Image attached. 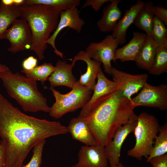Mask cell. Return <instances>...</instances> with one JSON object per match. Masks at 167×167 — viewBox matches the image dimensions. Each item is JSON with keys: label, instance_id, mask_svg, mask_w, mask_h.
I'll list each match as a JSON object with an SVG mask.
<instances>
[{"label": "cell", "instance_id": "cell-14", "mask_svg": "<svg viewBox=\"0 0 167 167\" xmlns=\"http://www.w3.org/2000/svg\"><path fill=\"white\" fill-rule=\"evenodd\" d=\"M108 160L105 147L82 146L78 154V161L71 167H107Z\"/></svg>", "mask_w": 167, "mask_h": 167}, {"label": "cell", "instance_id": "cell-23", "mask_svg": "<svg viewBox=\"0 0 167 167\" xmlns=\"http://www.w3.org/2000/svg\"><path fill=\"white\" fill-rule=\"evenodd\" d=\"M153 6L152 2H145L134 22L136 27L145 31L148 35H151L153 25L155 17L152 10Z\"/></svg>", "mask_w": 167, "mask_h": 167}, {"label": "cell", "instance_id": "cell-29", "mask_svg": "<svg viewBox=\"0 0 167 167\" xmlns=\"http://www.w3.org/2000/svg\"><path fill=\"white\" fill-rule=\"evenodd\" d=\"M45 139L39 142L33 147V155L29 162L20 167H40L42 163V155Z\"/></svg>", "mask_w": 167, "mask_h": 167}, {"label": "cell", "instance_id": "cell-3", "mask_svg": "<svg viewBox=\"0 0 167 167\" xmlns=\"http://www.w3.org/2000/svg\"><path fill=\"white\" fill-rule=\"evenodd\" d=\"M19 7L21 18L27 22L32 32V43L29 50L33 51L42 60L48 48L46 42L56 30L62 11L54 7L42 5L24 4Z\"/></svg>", "mask_w": 167, "mask_h": 167}, {"label": "cell", "instance_id": "cell-15", "mask_svg": "<svg viewBox=\"0 0 167 167\" xmlns=\"http://www.w3.org/2000/svg\"><path fill=\"white\" fill-rule=\"evenodd\" d=\"M74 66L72 63H68L65 61L58 59L54 71L47 80L49 82L50 87L65 86L72 89L77 82L72 71Z\"/></svg>", "mask_w": 167, "mask_h": 167}, {"label": "cell", "instance_id": "cell-35", "mask_svg": "<svg viewBox=\"0 0 167 167\" xmlns=\"http://www.w3.org/2000/svg\"><path fill=\"white\" fill-rule=\"evenodd\" d=\"M9 68L5 64L0 63V72L8 69Z\"/></svg>", "mask_w": 167, "mask_h": 167}, {"label": "cell", "instance_id": "cell-21", "mask_svg": "<svg viewBox=\"0 0 167 167\" xmlns=\"http://www.w3.org/2000/svg\"><path fill=\"white\" fill-rule=\"evenodd\" d=\"M157 47L151 35H147L135 61L137 66L139 68L148 71L153 62Z\"/></svg>", "mask_w": 167, "mask_h": 167}, {"label": "cell", "instance_id": "cell-24", "mask_svg": "<svg viewBox=\"0 0 167 167\" xmlns=\"http://www.w3.org/2000/svg\"><path fill=\"white\" fill-rule=\"evenodd\" d=\"M55 67L51 63L45 62L37 66L30 71L22 70L21 72L26 76L36 81L44 84L54 71Z\"/></svg>", "mask_w": 167, "mask_h": 167}, {"label": "cell", "instance_id": "cell-4", "mask_svg": "<svg viewBox=\"0 0 167 167\" xmlns=\"http://www.w3.org/2000/svg\"><path fill=\"white\" fill-rule=\"evenodd\" d=\"M0 79L7 93L25 112L49 113L45 97L39 91L37 81L8 69L0 72Z\"/></svg>", "mask_w": 167, "mask_h": 167}, {"label": "cell", "instance_id": "cell-19", "mask_svg": "<svg viewBox=\"0 0 167 167\" xmlns=\"http://www.w3.org/2000/svg\"><path fill=\"white\" fill-rule=\"evenodd\" d=\"M67 127L73 139L80 141L86 145H99L84 118L78 116L72 118Z\"/></svg>", "mask_w": 167, "mask_h": 167}, {"label": "cell", "instance_id": "cell-20", "mask_svg": "<svg viewBox=\"0 0 167 167\" xmlns=\"http://www.w3.org/2000/svg\"><path fill=\"white\" fill-rule=\"evenodd\" d=\"M121 2V0H111L110 3L104 8L102 17L96 23L101 31L107 32L114 30L122 15L118 7Z\"/></svg>", "mask_w": 167, "mask_h": 167}, {"label": "cell", "instance_id": "cell-25", "mask_svg": "<svg viewBox=\"0 0 167 167\" xmlns=\"http://www.w3.org/2000/svg\"><path fill=\"white\" fill-rule=\"evenodd\" d=\"M80 3V0H25L24 4L47 5L55 7L63 11L77 7Z\"/></svg>", "mask_w": 167, "mask_h": 167}, {"label": "cell", "instance_id": "cell-2", "mask_svg": "<svg viewBox=\"0 0 167 167\" xmlns=\"http://www.w3.org/2000/svg\"><path fill=\"white\" fill-rule=\"evenodd\" d=\"M131 100L118 89L101 99L84 118L99 145L105 147L118 128L138 118Z\"/></svg>", "mask_w": 167, "mask_h": 167}, {"label": "cell", "instance_id": "cell-6", "mask_svg": "<svg viewBox=\"0 0 167 167\" xmlns=\"http://www.w3.org/2000/svg\"><path fill=\"white\" fill-rule=\"evenodd\" d=\"M49 88L55 99L49 113L51 117L56 119L61 118L68 112L83 108L92 94V91L80 84L78 81L71 90L66 94H61L53 87Z\"/></svg>", "mask_w": 167, "mask_h": 167}, {"label": "cell", "instance_id": "cell-8", "mask_svg": "<svg viewBox=\"0 0 167 167\" xmlns=\"http://www.w3.org/2000/svg\"><path fill=\"white\" fill-rule=\"evenodd\" d=\"M119 44L116 39L109 35L100 42L90 43L85 51L88 57L102 63L105 72L111 75V62H115V52Z\"/></svg>", "mask_w": 167, "mask_h": 167}, {"label": "cell", "instance_id": "cell-28", "mask_svg": "<svg viewBox=\"0 0 167 167\" xmlns=\"http://www.w3.org/2000/svg\"><path fill=\"white\" fill-rule=\"evenodd\" d=\"M151 36L158 47L167 48L166 25L155 17Z\"/></svg>", "mask_w": 167, "mask_h": 167}, {"label": "cell", "instance_id": "cell-16", "mask_svg": "<svg viewBox=\"0 0 167 167\" xmlns=\"http://www.w3.org/2000/svg\"><path fill=\"white\" fill-rule=\"evenodd\" d=\"M72 63L75 65L76 61L81 60L87 65V70L83 75L81 74L79 83L93 91L96 85V79L100 70L101 63L92 59L87 55L85 50H80L71 59Z\"/></svg>", "mask_w": 167, "mask_h": 167}, {"label": "cell", "instance_id": "cell-33", "mask_svg": "<svg viewBox=\"0 0 167 167\" xmlns=\"http://www.w3.org/2000/svg\"><path fill=\"white\" fill-rule=\"evenodd\" d=\"M37 59L33 56H30L24 60L22 64L23 70L30 71L37 66Z\"/></svg>", "mask_w": 167, "mask_h": 167}, {"label": "cell", "instance_id": "cell-31", "mask_svg": "<svg viewBox=\"0 0 167 167\" xmlns=\"http://www.w3.org/2000/svg\"><path fill=\"white\" fill-rule=\"evenodd\" d=\"M147 162L150 163L153 167H167V153L153 157Z\"/></svg>", "mask_w": 167, "mask_h": 167}, {"label": "cell", "instance_id": "cell-22", "mask_svg": "<svg viewBox=\"0 0 167 167\" xmlns=\"http://www.w3.org/2000/svg\"><path fill=\"white\" fill-rule=\"evenodd\" d=\"M19 6H5L0 5V39H4L6 33L16 19L21 18Z\"/></svg>", "mask_w": 167, "mask_h": 167}, {"label": "cell", "instance_id": "cell-12", "mask_svg": "<svg viewBox=\"0 0 167 167\" xmlns=\"http://www.w3.org/2000/svg\"><path fill=\"white\" fill-rule=\"evenodd\" d=\"M85 24L84 20L80 17L77 7L72 8L62 11L60 15L59 20L57 28L47 41L46 43L51 45L57 56L63 58V54L57 49L55 45L56 39L58 35L63 28L67 27L79 33Z\"/></svg>", "mask_w": 167, "mask_h": 167}, {"label": "cell", "instance_id": "cell-17", "mask_svg": "<svg viewBox=\"0 0 167 167\" xmlns=\"http://www.w3.org/2000/svg\"><path fill=\"white\" fill-rule=\"evenodd\" d=\"M147 37L146 33L137 31L134 32L132 38L127 44L115 50L114 56L115 62L118 59L122 62L128 61L135 62Z\"/></svg>", "mask_w": 167, "mask_h": 167}, {"label": "cell", "instance_id": "cell-5", "mask_svg": "<svg viewBox=\"0 0 167 167\" xmlns=\"http://www.w3.org/2000/svg\"><path fill=\"white\" fill-rule=\"evenodd\" d=\"M160 126L155 116L146 112L141 113L138 116L134 132L135 143L132 148L128 151L127 155L139 161H141L143 156L147 159L153 149L154 140Z\"/></svg>", "mask_w": 167, "mask_h": 167}, {"label": "cell", "instance_id": "cell-7", "mask_svg": "<svg viewBox=\"0 0 167 167\" xmlns=\"http://www.w3.org/2000/svg\"><path fill=\"white\" fill-rule=\"evenodd\" d=\"M134 108L138 106L157 108L161 110L167 109V85L161 84L152 85L146 82L140 92L131 99Z\"/></svg>", "mask_w": 167, "mask_h": 167}, {"label": "cell", "instance_id": "cell-26", "mask_svg": "<svg viewBox=\"0 0 167 167\" xmlns=\"http://www.w3.org/2000/svg\"><path fill=\"white\" fill-rule=\"evenodd\" d=\"M148 71L156 75L167 72V48L157 47L153 62Z\"/></svg>", "mask_w": 167, "mask_h": 167}, {"label": "cell", "instance_id": "cell-9", "mask_svg": "<svg viewBox=\"0 0 167 167\" xmlns=\"http://www.w3.org/2000/svg\"><path fill=\"white\" fill-rule=\"evenodd\" d=\"M4 39L10 42L9 51L15 54L29 49L32 43V36L29 26L23 18L16 19L7 30Z\"/></svg>", "mask_w": 167, "mask_h": 167}, {"label": "cell", "instance_id": "cell-34", "mask_svg": "<svg viewBox=\"0 0 167 167\" xmlns=\"http://www.w3.org/2000/svg\"><path fill=\"white\" fill-rule=\"evenodd\" d=\"M6 153L4 144L0 141V167H6Z\"/></svg>", "mask_w": 167, "mask_h": 167}, {"label": "cell", "instance_id": "cell-18", "mask_svg": "<svg viewBox=\"0 0 167 167\" xmlns=\"http://www.w3.org/2000/svg\"><path fill=\"white\" fill-rule=\"evenodd\" d=\"M145 2L140 0L126 10L124 15L118 22L112 31V35L116 39L119 44L123 45L126 42L127 29L134 22L136 17L143 7Z\"/></svg>", "mask_w": 167, "mask_h": 167}, {"label": "cell", "instance_id": "cell-11", "mask_svg": "<svg viewBox=\"0 0 167 167\" xmlns=\"http://www.w3.org/2000/svg\"><path fill=\"white\" fill-rule=\"evenodd\" d=\"M138 118L118 128L115 131L111 140L105 147V153L110 167L119 162L123 143L128 135L134 132L137 123Z\"/></svg>", "mask_w": 167, "mask_h": 167}, {"label": "cell", "instance_id": "cell-36", "mask_svg": "<svg viewBox=\"0 0 167 167\" xmlns=\"http://www.w3.org/2000/svg\"><path fill=\"white\" fill-rule=\"evenodd\" d=\"M112 167H125L121 163L119 162L117 164L113 166Z\"/></svg>", "mask_w": 167, "mask_h": 167}, {"label": "cell", "instance_id": "cell-32", "mask_svg": "<svg viewBox=\"0 0 167 167\" xmlns=\"http://www.w3.org/2000/svg\"><path fill=\"white\" fill-rule=\"evenodd\" d=\"M111 0H87L83 6L82 8L91 6L96 11L99 10L104 3Z\"/></svg>", "mask_w": 167, "mask_h": 167}, {"label": "cell", "instance_id": "cell-27", "mask_svg": "<svg viewBox=\"0 0 167 167\" xmlns=\"http://www.w3.org/2000/svg\"><path fill=\"white\" fill-rule=\"evenodd\" d=\"M155 140L153 149L147 160L153 157L160 156L167 153V122L160 126L158 134L156 137Z\"/></svg>", "mask_w": 167, "mask_h": 167}, {"label": "cell", "instance_id": "cell-13", "mask_svg": "<svg viewBox=\"0 0 167 167\" xmlns=\"http://www.w3.org/2000/svg\"><path fill=\"white\" fill-rule=\"evenodd\" d=\"M97 82L93 91V92L86 105L82 108L79 116L85 118L94 109L97 102L105 96L118 89V84L108 79L101 68L97 78Z\"/></svg>", "mask_w": 167, "mask_h": 167}, {"label": "cell", "instance_id": "cell-30", "mask_svg": "<svg viewBox=\"0 0 167 167\" xmlns=\"http://www.w3.org/2000/svg\"><path fill=\"white\" fill-rule=\"evenodd\" d=\"M152 10L155 17L167 26V9L166 8L160 5H154Z\"/></svg>", "mask_w": 167, "mask_h": 167}, {"label": "cell", "instance_id": "cell-10", "mask_svg": "<svg viewBox=\"0 0 167 167\" xmlns=\"http://www.w3.org/2000/svg\"><path fill=\"white\" fill-rule=\"evenodd\" d=\"M111 75L113 81L118 84V90L124 96L130 100L142 88L148 76L147 73L133 75L113 67L111 69Z\"/></svg>", "mask_w": 167, "mask_h": 167}, {"label": "cell", "instance_id": "cell-1", "mask_svg": "<svg viewBox=\"0 0 167 167\" xmlns=\"http://www.w3.org/2000/svg\"><path fill=\"white\" fill-rule=\"evenodd\" d=\"M69 133L59 122L27 115L0 93V136L5 147L6 167H20L30 150L49 137Z\"/></svg>", "mask_w": 167, "mask_h": 167}]
</instances>
